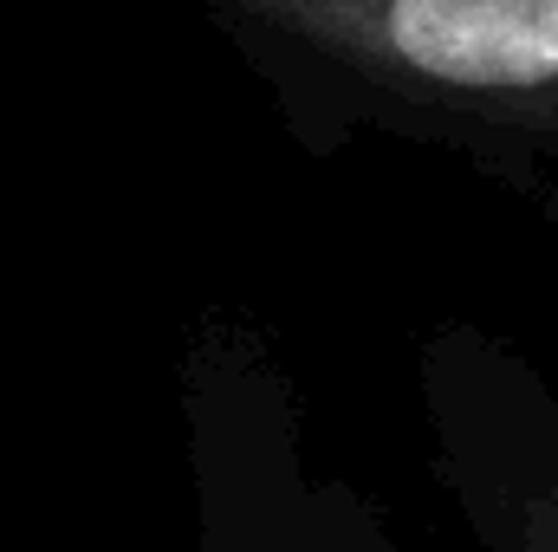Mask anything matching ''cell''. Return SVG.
Returning <instances> with one entry per match:
<instances>
[{
  "label": "cell",
  "mask_w": 558,
  "mask_h": 552,
  "mask_svg": "<svg viewBox=\"0 0 558 552\" xmlns=\"http://www.w3.org/2000/svg\"><path fill=\"white\" fill-rule=\"evenodd\" d=\"M254 46L441 131L558 143V0H208Z\"/></svg>",
  "instance_id": "cell-1"
},
{
  "label": "cell",
  "mask_w": 558,
  "mask_h": 552,
  "mask_svg": "<svg viewBox=\"0 0 558 552\" xmlns=\"http://www.w3.org/2000/svg\"><path fill=\"white\" fill-rule=\"evenodd\" d=\"M494 552H558V481H526L500 501Z\"/></svg>",
  "instance_id": "cell-2"
},
{
  "label": "cell",
  "mask_w": 558,
  "mask_h": 552,
  "mask_svg": "<svg viewBox=\"0 0 558 552\" xmlns=\"http://www.w3.org/2000/svg\"><path fill=\"white\" fill-rule=\"evenodd\" d=\"M318 552H377V547H371V540H325Z\"/></svg>",
  "instance_id": "cell-3"
}]
</instances>
